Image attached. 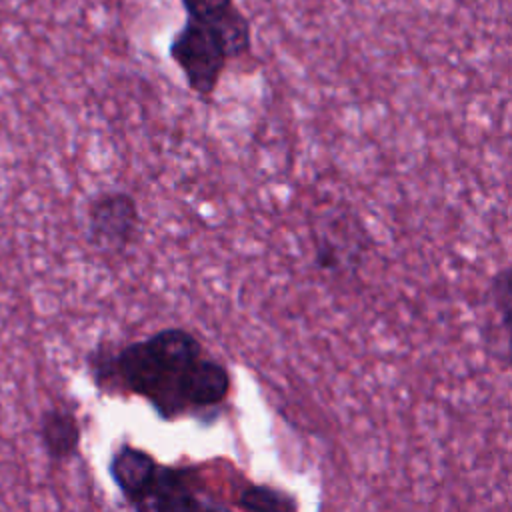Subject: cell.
<instances>
[{
	"instance_id": "6da1fadb",
	"label": "cell",
	"mask_w": 512,
	"mask_h": 512,
	"mask_svg": "<svg viewBox=\"0 0 512 512\" xmlns=\"http://www.w3.org/2000/svg\"><path fill=\"white\" fill-rule=\"evenodd\" d=\"M94 386L106 394L144 398L164 420L216 412L230 396L228 368L186 328H162L122 346L88 354Z\"/></svg>"
},
{
	"instance_id": "7a4b0ae2",
	"label": "cell",
	"mask_w": 512,
	"mask_h": 512,
	"mask_svg": "<svg viewBox=\"0 0 512 512\" xmlns=\"http://www.w3.org/2000/svg\"><path fill=\"white\" fill-rule=\"evenodd\" d=\"M108 472L134 512H234L208 492L196 468L158 462L132 444L112 452Z\"/></svg>"
},
{
	"instance_id": "3957f363",
	"label": "cell",
	"mask_w": 512,
	"mask_h": 512,
	"mask_svg": "<svg viewBox=\"0 0 512 512\" xmlns=\"http://www.w3.org/2000/svg\"><path fill=\"white\" fill-rule=\"evenodd\" d=\"M168 56L182 72L188 88L200 98H210L230 62L216 32L190 18L172 34Z\"/></svg>"
},
{
	"instance_id": "277c9868",
	"label": "cell",
	"mask_w": 512,
	"mask_h": 512,
	"mask_svg": "<svg viewBox=\"0 0 512 512\" xmlns=\"http://www.w3.org/2000/svg\"><path fill=\"white\" fill-rule=\"evenodd\" d=\"M140 210L124 190H104L90 198L86 208L88 240L94 248L120 254L124 252L140 232Z\"/></svg>"
},
{
	"instance_id": "5b68a950",
	"label": "cell",
	"mask_w": 512,
	"mask_h": 512,
	"mask_svg": "<svg viewBox=\"0 0 512 512\" xmlns=\"http://www.w3.org/2000/svg\"><path fill=\"white\" fill-rule=\"evenodd\" d=\"M38 438L52 462H68L78 454L82 428L76 412L68 406H50L40 414Z\"/></svg>"
},
{
	"instance_id": "8992f818",
	"label": "cell",
	"mask_w": 512,
	"mask_h": 512,
	"mask_svg": "<svg viewBox=\"0 0 512 512\" xmlns=\"http://www.w3.org/2000/svg\"><path fill=\"white\" fill-rule=\"evenodd\" d=\"M236 506L244 512H296L298 504L292 494L268 484L244 482L236 494Z\"/></svg>"
},
{
	"instance_id": "52a82bcc",
	"label": "cell",
	"mask_w": 512,
	"mask_h": 512,
	"mask_svg": "<svg viewBox=\"0 0 512 512\" xmlns=\"http://www.w3.org/2000/svg\"><path fill=\"white\" fill-rule=\"evenodd\" d=\"M186 18L202 24H212L236 6L234 0H180Z\"/></svg>"
},
{
	"instance_id": "ba28073f",
	"label": "cell",
	"mask_w": 512,
	"mask_h": 512,
	"mask_svg": "<svg viewBox=\"0 0 512 512\" xmlns=\"http://www.w3.org/2000/svg\"><path fill=\"white\" fill-rule=\"evenodd\" d=\"M490 294H492L494 308L500 314L504 334L508 338V334H510V296H512V292H510V268L508 266H504L494 276L492 286H490Z\"/></svg>"
}]
</instances>
